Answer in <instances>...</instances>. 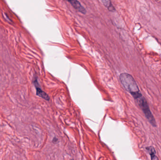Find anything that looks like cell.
I'll return each mask as SVG.
<instances>
[{"label": "cell", "instance_id": "2", "mask_svg": "<svg viewBox=\"0 0 161 160\" xmlns=\"http://www.w3.org/2000/svg\"><path fill=\"white\" fill-rule=\"evenodd\" d=\"M34 86H35V88H36V90H37V95L38 96L42 98L44 100L49 101L50 97L49 96V95L44 92L39 87V85H38L37 79L34 80Z\"/></svg>", "mask_w": 161, "mask_h": 160}, {"label": "cell", "instance_id": "3", "mask_svg": "<svg viewBox=\"0 0 161 160\" xmlns=\"http://www.w3.org/2000/svg\"><path fill=\"white\" fill-rule=\"evenodd\" d=\"M68 2L70 3L72 6H73L75 10H77L83 14L86 13V9L81 5V4L80 3L79 1L73 0V1H69Z\"/></svg>", "mask_w": 161, "mask_h": 160}, {"label": "cell", "instance_id": "5", "mask_svg": "<svg viewBox=\"0 0 161 160\" xmlns=\"http://www.w3.org/2000/svg\"><path fill=\"white\" fill-rule=\"evenodd\" d=\"M101 2L103 3L105 6L108 8V10H109V11L113 12L115 10V8L112 4L111 1H104H104H102Z\"/></svg>", "mask_w": 161, "mask_h": 160}, {"label": "cell", "instance_id": "4", "mask_svg": "<svg viewBox=\"0 0 161 160\" xmlns=\"http://www.w3.org/2000/svg\"><path fill=\"white\" fill-rule=\"evenodd\" d=\"M146 149L148 151L149 154L151 155V160H159L157 157L155 155V150L153 147H146Z\"/></svg>", "mask_w": 161, "mask_h": 160}, {"label": "cell", "instance_id": "1", "mask_svg": "<svg viewBox=\"0 0 161 160\" xmlns=\"http://www.w3.org/2000/svg\"><path fill=\"white\" fill-rule=\"evenodd\" d=\"M131 95L133 96L136 102L139 105L141 110H142L146 117L148 119L149 123L154 127L156 126V123L154 116L149 108L147 100L143 96L139 89L131 93Z\"/></svg>", "mask_w": 161, "mask_h": 160}]
</instances>
